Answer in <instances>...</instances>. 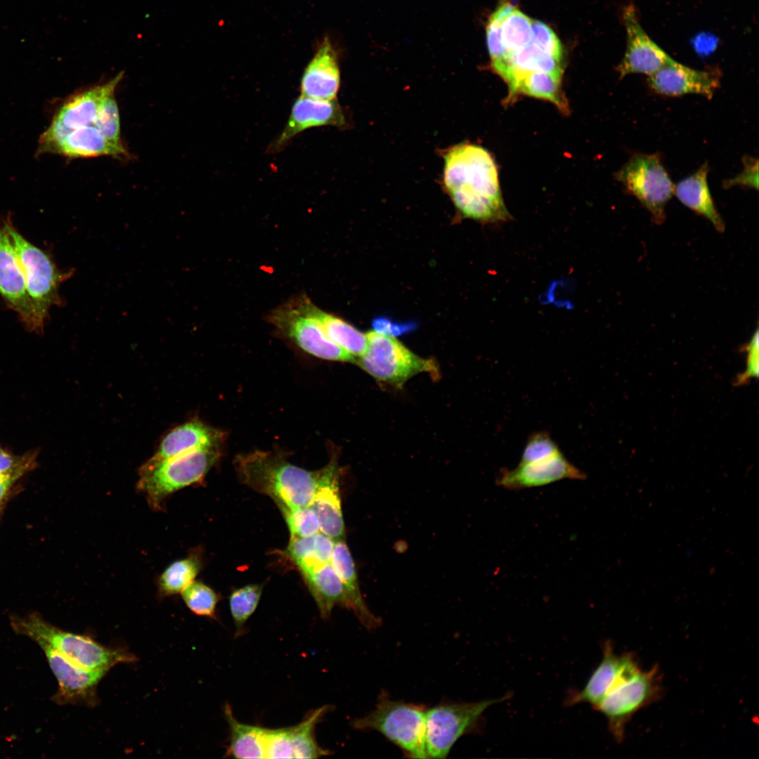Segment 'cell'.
<instances>
[{
    "label": "cell",
    "instance_id": "cell-28",
    "mask_svg": "<svg viewBox=\"0 0 759 759\" xmlns=\"http://www.w3.org/2000/svg\"><path fill=\"white\" fill-rule=\"evenodd\" d=\"M335 541L319 531L305 537H290L285 551L302 574L330 563Z\"/></svg>",
    "mask_w": 759,
    "mask_h": 759
},
{
    "label": "cell",
    "instance_id": "cell-22",
    "mask_svg": "<svg viewBox=\"0 0 759 759\" xmlns=\"http://www.w3.org/2000/svg\"><path fill=\"white\" fill-rule=\"evenodd\" d=\"M223 434L199 420L183 423L167 433L150 458L164 460L199 448L222 444Z\"/></svg>",
    "mask_w": 759,
    "mask_h": 759
},
{
    "label": "cell",
    "instance_id": "cell-45",
    "mask_svg": "<svg viewBox=\"0 0 759 759\" xmlns=\"http://www.w3.org/2000/svg\"><path fill=\"white\" fill-rule=\"evenodd\" d=\"M15 480L8 476H0V504L5 499Z\"/></svg>",
    "mask_w": 759,
    "mask_h": 759
},
{
    "label": "cell",
    "instance_id": "cell-37",
    "mask_svg": "<svg viewBox=\"0 0 759 759\" xmlns=\"http://www.w3.org/2000/svg\"><path fill=\"white\" fill-rule=\"evenodd\" d=\"M290 533V537H305L320 531L318 518L313 507L310 506L280 508Z\"/></svg>",
    "mask_w": 759,
    "mask_h": 759
},
{
    "label": "cell",
    "instance_id": "cell-15",
    "mask_svg": "<svg viewBox=\"0 0 759 759\" xmlns=\"http://www.w3.org/2000/svg\"><path fill=\"white\" fill-rule=\"evenodd\" d=\"M623 18L627 46L617 68L620 78L630 74H644L649 77L673 59L643 30L633 6L629 5L624 8Z\"/></svg>",
    "mask_w": 759,
    "mask_h": 759
},
{
    "label": "cell",
    "instance_id": "cell-39",
    "mask_svg": "<svg viewBox=\"0 0 759 759\" xmlns=\"http://www.w3.org/2000/svg\"><path fill=\"white\" fill-rule=\"evenodd\" d=\"M531 27V42L545 53L562 62V46L554 32L546 24L536 20H532Z\"/></svg>",
    "mask_w": 759,
    "mask_h": 759
},
{
    "label": "cell",
    "instance_id": "cell-29",
    "mask_svg": "<svg viewBox=\"0 0 759 759\" xmlns=\"http://www.w3.org/2000/svg\"><path fill=\"white\" fill-rule=\"evenodd\" d=\"M224 714L230 730V743L226 755L235 758H266V728L239 722L228 704L225 706Z\"/></svg>",
    "mask_w": 759,
    "mask_h": 759
},
{
    "label": "cell",
    "instance_id": "cell-43",
    "mask_svg": "<svg viewBox=\"0 0 759 759\" xmlns=\"http://www.w3.org/2000/svg\"><path fill=\"white\" fill-rule=\"evenodd\" d=\"M758 330L751 337L748 343L745 346L747 353V363L745 372L737 377V384H743L750 379L757 377L759 372V347H758Z\"/></svg>",
    "mask_w": 759,
    "mask_h": 759
},
{
    "label": "cell",
    "instance_id": "cell-33",
    "mask_svg": "<svg viewBox=\"0 0 759 759\" xmlns=\"http://www.w3.org/2000/svg\"><path fill=\"white\" fill-rule=\"evenodd\" d=\"M531 23L532 20L516 8L502 20V40L510 55L531 42Z\"/></svg>",
    "mask_w": 759,
    "mask_h": 759
},
{
    "label": "cell",
    "instance_id": "cell-6",
    "mask_svg": "<svg viewBox=\"0 0 759 759\" xmlns=\"http://www.w3.org/2000/svg\"><path fill=\"white\" fill-rule=\"evenodd\" d=\"M2 221L22 268L37 320L43 329L51 307L61 304L58 293L60 283L71 273L60 271L50 256L28 241L9 218Z\"/></svg>",
    "mask_w": 759,
    "mask_h": 759
},
{
    "label": "cell",
    "instance_id": "cell-20",
    "mask_svg": "<svg viewBox=\"0 0 759 759\" xmlns=\"http://www.w3.org/2000/svg\"><path fill=\"white\" fill-rule=\"evenodd\" d=\"M338 472L334 460L320 469L311 505L318 518L320 531L335 541L343 540L345 536Z\"/></svg>",
    "mask_w": 759,
    "mask_h": 759
},
{
    "label": "cell",
    "instance_id": "cell-40",
    "mask_svg": "<svg viewBox=\"0 0 759 759\" xmlns=\"http://www.w3.org/2000/svg\"><path fill=\"white\" fill-rule=\"evenodd\" d=\"M36 454L29 452L22 455H13L0 447V476L18 479L34 466Z\"/></svg>",
    "mask_w": 759,
    "mask_h": 759
},
{
    "label": "cell",
    "instance_id": "cell-41",
    "mask_svg": "<svg viewBox=\"0 0 759 759\" xmlns=\"http://www.w3.org/2000/svg\"><path fill=\"white\" fill-rule=\"evenodd\" d=\"M500 24L501 21L492 13L486 26V43L493 69L504 64L510 56L502 43Z\"/></svg>",
    "mask_w": 759,
    "mask_h": 759
},
{
    "label": "cell",
    "instance_id": "cell-23",
    "mask_svg": "<svg viewBox=\"0 0 759 759\" xmlns=\"http://www.w3.org/2000/svg\"><path fill=\"white\" fill-rule=\"evenodd\" d=\"M330 563L343 583L351 610L366 628H377L380 619L369 610L363 599L355 563L344 539L335 541Z\"/></svg>",
    "mask_w": 759,
    "mask_h": 759
},
{
    "label": "cell",
    "instance_id": "cell-10",
    "mask_svg": "<svg viewBox=\"0 0 759 759\" xmlns=\"http://www.w3.org/2000/svg\"><path fill=\"white\" fill-rule=\"evenodd\" d=\"M616 176L650 212L655 223L664 221L665 208L674 195L675 186L659 153L634 154Z\"/></svg>",
    "mask_w": 759,
    "mask_h": 759
},
{
    "label": "cell",
    "instance_id": "cell-12",
    "mask_svg": "<svg viewBox=\"0 0 759 759\" xmlns=\"http://www.w3.org/2000/svg\"><path fill=\"white\" fill-rule=\"evenodd\" d=\"M44 651L58 682L56 700L61 704L94 707L98 703L97 686L108 673L84 668L44 641L36 642Z\"/></svg>",
    "mask_w": 759,
    "mask_h": 759
},
{
    "label": "cell",
    "instance_id": "cell-24",
    "mask_svg": "<svg viewBox=\"0 0 759 759\" xmlns=\"http://www.w3.org/2000/svg\"><path fill=\"white\" fill-rule=\"evenodd\" d=\"M708 163L702 164L692 175L679 181L674 189V195L687 207L704 216L715 227L722 232L725 223L719 214L708 184Z\"/></svg>",
    "mask_w": 759,
    "mask_h": 759
},
{
    "label": "cell",
    "instance_id": "cell-26",
    "mask_svg": "<svg viewBox=\"0 0 759 759\" xmlns=\"http://www.w3.org/2000/svg\"><path fill=\"white\" fill-rule=\"evenodd\" d=\"M623 661L624 654H616L611 642H606L603 647L602 661L583 689L573 695L568 701V704L587 703L596 708L617 679Z\"/></svg>",
    "mask_w": 759,
    "mask_h": 759
},
{
    "label": "cell",
    "instance_id": "cell-11",
    "mask_svg": "<svg viewBox=\"0 0 759 759\" xmlns=\"http://www.w3.org/2000/svg\"><path fill=\"white\" fill-rule=\"evenodd\" d=\"M268 320L283 336L309 354L324 360L355 361L327 337L320 325L304 309L299 298L273 310Z\"/></svg>",
    "mask_w": 759,
    "mask_h": 759
},
{
    "label": "cell",
    "instance_id": "cell-38",
    "mask_svg": "<svg viewBox=\"0 0 759 759\" xmlns=\"http://www.w3.org/2000/svg\"><path fill=\"white\" fill-rule=\"evenodd\" d=\"M561 452L557 443L545 432L532 434L524 447L520 463L543 460Z\"/></svg>",
    "mask_w": 759,
    "mask_h": 759
},
{
    "label": "cell",
    "instance_id": "cell-17",
    "mask_svg": "<svg viewBox=\"0 0 759 759\" xmlns=\"http://www.w3.org/2000/svg\"><path fill=\"white\" fill-rule=\"evenodd\" d=\"M648 83L658 94L679 96L696 93L711 99L720 87V77L718 71L695 70L672 59L648 77Z\"/></svg>",
    "mask_w": 759,
    "mask_h": 759
},
{
    "label": "cell",
    "instance_id": "cell-44",
    "mask_svg": "<svg viewBox=\"0 0 759 759\" xmlns=\"http://www.w3.org/2000/svg\"><path fill=\"white\" fill-rule=\"evenodd\" d=\"M372 324L375 332L393 337L411 330L415 326L411 323H396L382 316L374 319Z\"/></svg>",
    "mask_w": 759,
    "mask_h": 759
},
{
    "label": "cell",
    "instance_id": "cell-14",
    "mask_svg": "<svg viewBox=\"0 0 759 759\" xmlns=\"http://www.w3.org/2000/svg\"><path fill=\"white\" fill-rule=\"evenodd\" d=\"M0 295L30 331L41 332L11 238L0 221Z\"/></svg>",
    "mask_w": 759,
    "mask_h": 759
},
{
    "label": "cell",
    "instance_id": "cell-5",
    "mask_svg": "<svg viewBox=\"0 0 759 759\" xmlns=\"http://www.w3.org/2000/svg\"><path fill=\"white\" fill-rule=\"evenodd\" d=\"M11 627L18 635L34 642L44 641L75 664L92 670H107L119 663L136 661L132 653L104 646L89 636L64 631L45 621L38 614L11 618Z\"/></svg>",
    "mask_w": 759,
    "mask_h": 759
},
{
    "label": "cell",
    "instance_id": "cell-3",
    "mask_svg": "<svg viewBox=\"0 0 759 759\" xmlns=\"http://www.w3.org/2000/svg\"><path fill=\"white\" fill-rule=\"evenodd\" d=\"M221 445L199 448L169 458L148 459L138 470L137 490L150 507L163 511L169 496L186 487L202 484L221 456Z\"/></svg>",
    "mask_w": 759,
    "mask_h": 759
},
{
    "label": "cell",
    "instance_id": "cell-2",
    "mask_svg": "<svg viewBox=\"0 0 759 759\" xmlns=\"http://www.w3.org/2000/svg\"><path fill=\"white\" fill-rule=\"evenodd\" d=\"M234 467L243 484L269 496L279 509L312 505L320 470H306L280 454L263 450L238 455Z\"/></svg>",
    "mask_w": 759,
    "mask_h": 759
},
{
    "label": "cell",
    "instance_id": "cell-1",
    "mask_svg": "<svg viewBox=\"0 0 759 759\" xmlns=\"http://www.w3.org/2000/svg\"><path fill=\"white\" fill-rule=\"evenodd\" d=\"M443 181L464 216L484 223L510 218L494 160L485 148L469 143L450 148L444 155Z\"/></svg>",
    "mask_w": 759,
    "mask_h": 759
},
{
    "label": "cell",
    "instance_id": "cell-42",
    "mask_svg": "<svg viewBox=\"0 0 759 759\" xmlns=\"http://www.w3.org/2000/svg\"><path fill=\"white\" fill-rule=\"evenodd\" d=\"M744 169L735 177L727 179L723 182V187L729 188L734 186H745L747 188L758 189V160L750 156H745L742 159Z\"/></svg>",
    "mask_w": 759,
    "mask_h": 759
},
{
    "label": "cell",
    "instance_id": "cell-36",
    "mask_svg": "<svg viewBox=\"0 0 759 759\" xmlns=\"http://www.w3.org/2000/svg\"><path fill=\"white\" fill-rule=\"evenodd\" d=\"M188 609L199 616L216 618L218 595L209 586L200 580H194L181 593Z\"/></svg>",
    "mask_w": 759,
    "mask_h": 759
},
{
    "label": "cell",
    "instance_id": "cell-8",
    "mask_svg": "<svg viewBox=\"0 0 759 759\" xmlns=\"http://www.w3.org/2000/svg\"><path fill=\"white\" fill-rule=\"evenodd\" d=\"M507 697L443 703L427 710L424 739L427 758H445L455 742L478 725L489 706Z\"/></svg>",
    "mask_w": 759,
    "mask_h": 759
},
{
    "label": "cell",
    "instance_id": "cell-13",
    "mask_svg": "<svg viewBox=\"0 0 759 759\" xmlns=\"http://www.w3.org/2000/svg\"><path fill=\"white\" fill-rule=\"evenodd\" d=\"M346 119L336 100H318L300 95L294 102L283 131L271 142L266 152L278 153L299 134L323 126L342 127Z\"/></svg>",
    "mask_w": 759,
    "mask_h": 759
},
{
    "label": "cell",
    "instance_id": "cell-31",
    "mask_svg": "<svg viewBox=\"0 0 759 759\" xmlns=\"http://www.w3.org/2000/svg\"><path fill=\"white\" fill-rule=\"evenodd\" d=\"M562 76L543 72L524 73L509 91L508 97L512 98L517 94H524L544 99L566 112V101L562 91Z\"/></svg>",
    "mask_w": 759,
    "mask_h": 759
},
{
    "label": "cell",
    "instance_id": "cell-4",
    "mask_svg": "<svg viewBox=\"0 0 759 759\" xmlns=\"http://www.w3.org/2000/svg\"><path fill=\"white\" fill-rule=\"evenodd\" d=\"M661 674L657 665L642 670L632 653L624 654L621 670L595 708L606 718L615 740L622 742L625 727L640 709L656 701L662 693Z\"/></svg>",
    "mask_w": 759,
    "mask_h": 759
},
{
    "label": "cell",
    "instance_id": "cell-16",
    "mask_svg": "<svg viewBox=\"0 0 759 759\" xmlns=\"http://www.w3.org/2000/svg\"><path fill=\"white\" fill-rule=\"evenodd\" d=\"M122 77L123 72H120L105 84L89 87L69 97L56 113L39 141L55 138L77 128L95 125L102 98L115 91Z\"/></svg>",
    "mask_w": 759,
    "mask_h": 759
},
{
    "label": "cell",
    "instance_id": "cell-19",
    "mask_svg": "<svg viewBox=\"0 0 759 759\" xmlns=\"http://www.w3.org/2000/svg\"><path fill=\"white\" fill-rule=\"evenodd\" d=\"M340 85L337 51L325 37L306 66L300 81L301 95L318 100H336Z\"/></svg>",
    "mask_w": 759,
    "mask_h": 759
},
{
    "label": "cell",
    "instance_id": "cell-30",
    "mask_svg": "<svg viewBox=\"0 0 759 759\" xmlns=\"http://www.w3.org/2000/svg\"><path fill=\"white\" fill-rule=\"evenodd\" d=\"M202 550L195 548L179 559L171 562L158 576L156 585L159 597L181 594L193 582L202 568Z\"/></svg>",
    "mask_w": 759,
    "mask_h": 759
},
{
    "label": "cell",
    "instance_id": "cell-25",
    "mask_svg": "<svg viewBox=\"0 0 759 759\" xmlns=\"http://www.w3.org/2000/svg\"><path fill=\"white\" fill-rule=\"evenodd\" d=\"M298 298L304 309L320 325L332 342L355 361L363 354L368 344L366 335L339 317L321 310L307 297L301 295Z\"/></svg>",
    "mask_w": 759,
    "mask_h": 759
},
{
    "label": "cell",
    "instance_id": "cell-7",
    "mask_svg": "<svg viewBox=\"0 0 759 759\" xmlns=\"http://www.w3.org/2000/svg\"><path fill=\"white\" fill-rule=\"evenodd\" d=\"M426 709L422 706L396 701L384 694L369 714L354 720L357 729L380 732L413 758H427L424 750Z\"/></svg>",
    "mask_w": 759,
    "mask_h": 759
},
{
    "label": "cell",
    "instance_id": "cell-9",
    "mask_svg": "<svg viewBox=\"0 0 759 759\" xmlns=\"http://www.w3.org/2000/svg\"><path fill=\"white\" fill-rule=\"evenodd\" d=\"M366 336V350L355 362L377 380L401 387L420 372L436 371L433 361L417 356L393 337L377 332Z\"/></svg>",
    "mask_w": 759,
    "mask_h": 759
},
{
    "label": "cell",
    "instance_id": "cell-34",
    "mask_svg": "<svg viewBox=\"0 0 759 759\" xmlns=\"http://www.w3.org/2000/svg\"><path fill=\"white\" fill-rule=\"evenodd\" d=\"M115 91L109 92L102 98L95 120V126L110 144L128 157V153L121 138L119 114L115 98Z\"/></svg>",
    "mask_w": 759,
    "mask_h": 759
},
{
    "label": "cell",
    "instance_id": "cell-18",
    "mask_svg": "<svg viewBox=\"0 0 759 759\" xmlns=\"http://www.w3.org/2000/svg\"><path fill=\"white\" fill-rule=\"evenodd\" d=\"M585 474L571 464L562 452L549 458L519 463L512 470L501 472L497 483L507 489L517 490L545 486L565 479H584Z\"/></svg>",
    "mask_w": 759,
    "mask_h": 759
},
{
    "label": "cell",
    "instance_id": "cell-32",
    "mask_svg": "<svg viewBox=\"0 0 759 759\" xmlns=\"http://www.w3.org/2000/svg\"><path fill=\"white\" fill-rule=\"evenodd\" d=\"M329 709L327 706L317 708L298 725L287 727L292 758H318L329 753L315 739L316 725Z\"/></svg>",
    "mask_w": 759,
    "mask_h": 759
},
{
    "label": "cell",
    "instance_id": "cell-27",
    "mask_svg": "<svg viewBox=\"0 0 759 759\" xmlns=\"http://www.w3.org/2000/svg\"><path fill=\"white\" fill-rule=\"evenodd\" d=\"M302 575L323 618H327L336 605L351 610L345 588L331 563Z\"/></svg>",
    "mask_w": 759,
    "mask_h": 759
},
{
    "label": "cell",
    "instance_id": "cell-35",
    "mask_svg": "<svg viewBox=\"0 0 759 759\" xmlns=\"http://www.w3.org/2000/svg\"><path fill=\"white\" fill-rule=\"evenodd\" d=\"M262 589L261 585L251 584L237 589L231 593L229 605L235 626V635H242L246 622L258 606Z\"/></svg>",
    "mask_w": 759,
    "mask_h": 759
},
{
    "label": "cell",
    "instance_id": "cell-21",
    "mask_svg": "<svg viewBox=\"0 0 759 759\" xmlns=\"http://www.w3.org/2000/svg\"><path fill=\"white\" fill-rule=\"evenodd\" d=\"M39 153H54L69 157H127L110 144L95 125L77 128L55 138L39 141Z\"/></svg>",
    "mask_w": 759,
    "mask_h": 759
}]
</instances>
